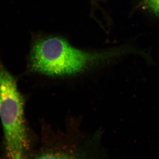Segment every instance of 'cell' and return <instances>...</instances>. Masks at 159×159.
<instances>
[{"label": "cell", "instance_id": "1", "mask_svg": "<svg viewBox=\"0 0 159 159\" xmlns=\"http://www.w3.org/2000/svg\"><path fill=\"white\" fill-rule=\"evenodd\" d=\"M139 53V48L128 44L89 52L77 48L61 38L51 36L34 43L29 61L31 70L35 72L49 76H67L92 67L115 63Z\"/></svg>", "mask_w": 159, "mask_h": 159}, {"label": "cell", "instance_id": "2", "mask_svg": "<svg viewBox=\"0 0 159 159\" xmlns=\"http://www.w3.org/2000/svg\"><path fill=\"white\" fill-rule=\"evenodd\" d=\"M0 118L7 157L9 159H25L29 144L22 98L15 79L1 59Z\"/></svg>", "mask_w": 159, "mask_h": 159}, {"label": "cell", "instance_id": "3", "mask_svg": "<svg viewBox=\"0 0 159 159\" xmlns=\"http://www.w3.org/2000/svg\"><path fill=\"white\" fill-rule=\"evenodd\" d=\"M139 6L143 11L159 19V0H142Z\"/></svg>", "mask_w": 159, "mask_h": 159}, {"label": "cell", "instance_id": "4", "mask_svg": "<svg viewBox=\"0 0 159 159\" xmlns=\"http://www.w3.org/2000/svg\"><path fill=\"white\" fill-rule=\"evenodd\" d=\"M35 159H74L69 156L62 153L49 152L43 154Z\"/></svg>", "mask_w": 159, "mask_h": 159}]
</instances>
